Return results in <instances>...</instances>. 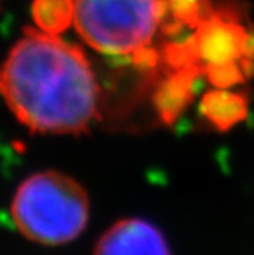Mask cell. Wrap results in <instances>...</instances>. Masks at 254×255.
<instances>
[{
    "label": "cell",
    "mask_w": 254,
    "mask_h": 255,
    "mask_svg": "<svg viewBox=\"0 0 254 255\" xmlns=\"http://www.w3.org/2000/svg\"><path fill=\"white\" fill-rule=\"evenodd\" d=\"M0 95L34 133L80 134L98 115V83L84 52L32 28L0 67Z\"/></svg>",
    "instance_id": "cell-1"
},
{
    "label": "cell",
    "mask_w": 254,
    "mask_h": 255,
    "mask_svg": "<svg viewBox=\"0 0 254 255\" xmlns=\"http://www.w3.org/2000/svg\"><path fill=\"white\" fill-rule=\"evenodd\" d=\"M9 214L21 236L38 245L60 246L84 231L89 196L71 176L40 171L18 185Z\"/></svg>",
    "instance_id": "cell-2"
},
{
    "label": "cell",
    "mask_w": 254,
    "mask_h": 255,
    "mask_svg": "<svg viewBox=\"0 0 254 255\" xmlns=\"http://www.w3.org/2000/svg\"><path fill=\"white\" fill-rule=\"evenodd\" d=\"M161 21V0H75L78 34L107 57L132 58L149 48Z\"/></svg>",
    "instance_id": "cell-3"
},
{
    "label": "cell",
    "mask_w": 254,
    "mask_h": 255,
    "mask_svg": "<svg viewBox=\"0 0 254 255\" xmlns=\"http://www.w3.org/2000/svg\"><path fill=\"white\" fill-rule=\"evenodd\" d=\"M193 63L201 72L210 66L241 63L250 77L254 71V35L242 23L239 8L222 2L189 38Z\"/></svg>",
    "instance_id": "cell-4"
},
{
    "label": "cell",
    "mask_w": 254,
    "mask_h": 255,
    "mask_svg": "<svg viewBox=\"0 0 254 255\" xmlns=\"http://www.w3.org/2000/svg\"><path fill=\"white\" fill-rule=\"evenodd\" d=\"M94 255H172L163 233L143 219L113 223L97 242Z\"/></svg>",
    "instance_id": "cell-5"
},
{
    "label": "cell",
    "mask_w": 254,
    "mask_h": 255,
    "mask_svg": "<svg viewBox=\"0 0 254 255\" xmlns=\"http://www.w3.org/2000/svg\"><path fill=\"white\" fill-rule=\"evenodd\" d=\"M202 72L198 67L173 69V72L161 81L153 94V106L164 124H173L187 109L193 98V86Z\"/></svg>",
    "instance_id": "cell-6"
},
{
    "label": "cell",
    "mask_w": 254,
    "mask_h": 255,
    "mask_svg": "<svg viewBox=\"0 0 254 255\" xmlns=\"http://www.w3.org/2000/svg\"><path fill=\"white\" fill-rule=\"evenodd\" d=\"M201 115L216 130L227 131L247 118L248 95L218 87L209 90L201 101Z\"/></svg>",
    "instance_id": "cell-7"
},
{
    "label": "cell",
    "mask_w": 254,
    "mask_h": 255,
    "mask_svg": "<svg viewBox=\"0 0 254 255\" xmlns=\"http://www.w3.org/2000/svg\"><path fill=\"white\" fill-rule=\"evenodd\" d=\"M164 32L175 34L182 28H198L215 11L213 0H161Z\"/></svg>",
    "instance_id": "cell-8"
},
{
    "label": "cell",
    "mask_w": 254,
    "mask_h": 255,
    "mask_svg": "<svg viewBox=\"0 0 254 255\" xmlns=\"http://www.w3.org/2000/svg\"><path fill=\"white\" fill-rule=\"evenodd\" d=\"M31 12L40 31L57 35L74 23L75 0H34Z\"/></svg>",
    "instance_id": "cell-9"
},
{
    "label": "cell",
    "mask_w": 254,
    "mask_h": 255,
    "mask_svg": "<svg viewBox=\"0 0 254 255\" xmlns=\"http://www.w3.org/2000/svg\"><path fill=\"white\" fill-rule=\"evenodd\" d=\"M204 74L218 89H230L241 84L248 75L241 63H225L207 67Z\"/></svg>",
    "instance_id": "cell-10"
}]
</instances>
